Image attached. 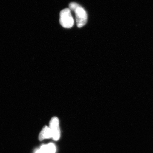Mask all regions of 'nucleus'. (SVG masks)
<instances>
[{
	"mask_svg": "<svg viewBox=\"0 0 153 153\" xmlns=\"http://www.w3.org/2000/svg\"><path fill=\"white\" fill-rule=\"evenodd\" d=\"M69 7V9L75 13L77 27L81 28L85 26L87 22L88 16L84 8L77 3L74 2L70 3Z\"/></svg>",
	"mask_w": 153,
	"mask_h": 153,
	"instance_id": "nucleus-1",
	"label": "nucleus"
},
{
	"mask_svg": "<svg viewBox=\"0 0 153 153\" xmlns=\"http://www.w3.org/2000/svg\"><path fill=\"white\" fill-rule=\"evenodd\" d=\"M60 23L63 27L69 29L73 27L74 24V19L69 9H63L60 14Z\"/></svg>",
	"mask_w": 153,
	"mask_h": 153,
	"instance_id": "nucleus-2",
	"label": "nucleus"
},
{
	"mask_svg": "<svg viewBox=\"0 0 153 153\" xmlns=\"http://www.w3.org/2000/svg\"><path fill=\"white\" fill-rule=\"evenodd\" d=\"M49 127L52 131V138L55 140H58L60 137L59 120L58 118L53 117L51 119Z\"/></svg>",
	"mask_w": 153,
	"mask_h": 153,
	"instance_id": "nucleus-3",
	"label": "nucleus"
},
{
	"mask_svg": "<svg viewBox=\"0 0 153 153\" xmlns=\"http://www.w3.org/2000/svg\"><path fill=\"white\" fill-rule=\"evenodd\" d=\"M56 152L55 145L50 143L48 144L42 145L40 149L35 151V153H55Z\"/></svg>",
	"mask_w": 153,
	"mask_h": 153,
	"instance_id": "nucleus-4",
	"label": "nucleus"
},
{
	"mask_svg": "<svg viewBox=\"0 0 153 153\" xmlns=\"http://www.w3.org/2000/svg\"><path fill=\"white\" fill-rule=\"evenodd\" d=\"M52 138V133L49 127L47 126L44 127L41 131L39 136V139L40 140Z\"/></svg>",
	"mask_w": 153,
	"mask_h": 153,
	"instance_id": "nucleus-5",
	"label": "nucleus"
}]
</instances>
